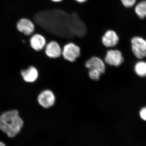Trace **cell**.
<instances>
[{
  "mask_svg": "<svg viewBox=\"0 0 146 146\" xmlns=\"http://www.w3.org/2000/svg\"><path fill=\"white\" fill-rule=\"evenodd\" d=\"M16 26L19 31L27 36L32 34L35 30L34 23L26 18L20 19L17 23Z\"/></svg>",
  "mask_w": 146,
  "mask_h": 146,
  "instance_id": "obj_6",
  "label": "cell"
},
{
  "mask_svg": "<svg viewBox=\"0 0 146 146\" xmlns=\"http://www.w3.org/2000/svg\"><path fill=\"white\" fill-rule=\"evenodd\" d=\"M21 74L25 81L29 83H33L36 81L38 78L39 72L35 67L30 66L26 70L21 71Z\"/></svg>",
  "mask_w": 146,
  "mask_h": 146,
  "instance_id": "obj_11",
  "label": "cell"
},
{
  "mask_svg": "<svg viewBox=\"0 0 146 146\" xmlns=\"http://www.w3.org/2000/svg\"><path fill=\"white\" fill-rule=\"evenodd\" d=\"M131 49L137 58L142 59L146 56V40L139 36L133 37L131 40Z\"/></svg>",
  "mask_w": 146,
  "mask_h": 146,
  "instance_id": "obj_2",
  "label": "cell"
},
{
  "mask_svg": "<svg viewBox=\"0 0 146 146\" xmlns=\"http://www.w3.org/2000/svg\"><path fill=\"white\" fill-rule=\"evenodd\" d=\"M106 63L112 66H119L123 62L121 53L117 50H110L107 52L105 57Z\"/></svg>",
  "mask_w": 146,
  "mask_h": 146,
  "instance_id": "obj_5",
  "label": "cell"
},
{
  "mask_svg": "<svg viewBox=\"0 0 146 146\" xmlns=\"http://www.w3.org/2000/svg\"><path fill=\"white\" fill-rule=\"evenodd\" d=\"M134 70L136 74L139 76H146V62L143 61L137 62L135 65Z\"/></svg>",
  "mask_w": 146,
  "mask_h": 146,
  "instance_id": "obj_13",
  "label": "cell"
},
{
  "mask_svg": "<svg viewBox=\"0 0 146 146\" xmlns=\"http://www.w3.org/2000/svg\"><path fill=\"white\" fill-rule=\"evenodd\" d=\"M85 66L89 70H97L102 74L105 72L106 67L104 62L101 58L97 56H93L87 60L85 63Z\"/></svg>",
  "mask_w": 146,
  "mask_h": 146,
  "instance_id": "obj_9",
  "label": "cell"
},
{
  "mask_svg": "<svg viewBox=\"0 0 146 146\" xmlns=\"http://www.w3.org/2000/svg\"><path fill=\"white\" fill-rule=\"evenodd\" d=\"M75 1H76L78 3H82L86 2L88 0H75Z\"/></svg>",
  "mask_w": 146,
  "mask_h": 146,
  "instance_id": "obj_17",
  "label": "cell"
},
{
  "mask_svg": "<svg viewBox=\"0 0 146 146\" xmlns=\"http://www.w3.org/2000/svg\"><path fill=\"white\" fill-rule=\"evenodd\" d=\"M102 74L99 71L94 69L89 70V78L94 81H98L100 79Z\"/></svg>",
  "mask_w": 146,
  "mask_h": 146,
  "instance_id": "obj_14",
  "label": "cell"
},
{
  "mask_svg": "<svg viewBox=\"0 0 146 146\" xmlns=\"http://www.w3.org/2000/svg\"><path fill=\"white\" fill-rule=\"evenodd\" d=\"M0 146H6L4 143H3L2 142L0 141Z\"/></svg>",
  "mask_w": 146,
  "mask_h": 146,
  "instance_id": "obj_19",
  "label": "cell"
},
{
  "mask_svg": "<svg viewBox=\"0 0 146 146\" xmlns=\"http://www.w3.org/2000/svg\"><path fill=\"white\" fill-rule=\"evenodd\" d=\"M31 48L35 50L39 51L46 46V39L42 35L35 34L33 35L30 40Z\"/></svg>",
  "mask_w": 146,
  "mask_h": 146,
  "instance_id": "obj_10",
  "label": "cell"
},
{
  "mask_svg": "<svg viewBox=\"0 0 146 146\" xmlns=\"http://www.w3.org/2000/svg\"><path fill=\"white\" fill-rule=\"evenodd\" d=\"M122 4L126 8L133 7L136 4L137 0H120Z\"/></svg>",
  "mask_w": 146,
  "mask_h": 146,
  "instance_id": "obj_15",
  "label": "cell"
},
{
  "mask_svg": "<svg viewBox=\"0 0 146 146\" xmlns=\"http://www.w3.org/2000/svg\"><path fill=\"white\" fill-rule=\"evenodd\" d=\"M140 115L142 119L146 121V106L143 108L140 111Z\"/></svg>",
  "mask_w": 146,
  "mask_h": 146,
  "instance_id": "obj_16",
  "label": "cell"
},
{
  "mask_svg": "<svg viewBox=\"0 0 146 146\" xmlns=\"http://www.w3.org/2000/svg\"><path fill=\"white\" fill-rule=\"evenodd\" d=\"M56 98L52 91L45 90L40 93L37 98L39 104L45 108L52 107L55 102Z\"/></svg>",
  "mask_w": 146,
  "mask_h": 146,
  "instance_id": "obj_4",
  "label": "cell"
},
{
  "mask_svg": "<svg viewBox=\"0 0 146 146\" xmlns=\"http://www.w3.org/2000/svg\"><path fill=\"white\" fill-rule=\"evenodd\" d=\"M62 55L65 60L71 62H74L80 56V48L72 42L68 43L63 47Z\"/></svg>",
  "mask_w": 146,
  "mask_h": 146,
  "instance_id": "obj_3",
  "label": "cell"
},
{
  "mask_svg": "<svg viewBox=\"0 0 146 146\" xmlns=\"http://www.w3.org/2000/svg\"><path fill=\"white\" fill-rule=\"evenodd\" d=\"M62 50L60 45L55 41H51L46 45L45 53L48 57L56 58L62 55Z\"/></svg>",
  "mask_w": 146,
  "mask_h": 146,
  "instance_id": "obj_8",
  "label": "cell"
},
{
  "mask_svg": "<svg viewBox=\"0 0 146 146\" xmlns=\"http://www.w3.org/2000/svg\"><path fill=\"white\" fill-rule=\"evenodd\" d=\"M134 11L140 19L146 18V0L141 1L135 6Z\"/></svg>",
  "mask_w": 146,
  "mask_h": 146,
  "instance_id": "obj_12",
  "label": "cell"
},
{
  "mask_svg": "<svg viewBox=\"0 0 146 146\" xmlns=\"http://www.w3.org/2000/svg\"><path fill=\"white\" fill-rule=\"evenodd\" d=\"M51 1H52L54 2L58 3L62 1L63 0H51Z\"/></svg>",
  "mask_w": 146,
  "mask_h": 146,
  "instance_id": "obj_18",
  "label": "cell"
},
{
  "mask_svg": "<svg viewBox=\"0 0 146 146\" xmlns=\"http://www.w3.org/2000/svg\"><path fill=\"white\" fill-rule=\"evenodd\" d=\"M119 41V37L117 33L112 30H108L102 37V43L105 46L113 47L117 44Z\"/></svg>",
  "mask_w": 146,
  "mask_h": 146,
  "instance_id": "obj_7",
  "label": "cell"
},
{
  "mask_svg": "<svg viewBox=\"0 0 146 146\" xmlns=\"http://www.w3.org/2000/svg\"><path fill=\"white\" fill-rule=\"evenodd\" d=\"M23 125V121L17 110L6 111L0 116V130L9 138L16 137Z\"/></svg>",
  "mask_w": 146,
  "mask_h": 146,
  "instance_id": "obj_1",
  "label": "cell"
}]
</instances>
